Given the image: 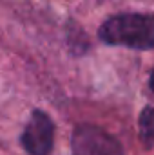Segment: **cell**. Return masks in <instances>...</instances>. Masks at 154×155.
Here are the masks:
<instances>
[{
    "instance_id": "6da1fadb",
    "label": "cell",
    "mask_w": 154,
    "mask_h": 155,
    "mask_svg": "<svg viewBox=\"0 0 154 155\" xmlns=\"http://www.w3.org/2000/svg\"><path fill=\"white\" fill-rule=\"evenodd\" d=\"M98 36L107 45L129 47L134 51H149L154 47V15L149 13H120L107 18Z\"/></svg>"
},
{
    "instance_id": "7a4b0ae2",
    "label": "cell",
    "mask_w": 154,
    "mask_h": 155,
    "mask_svg": "<svg viewBox=\"0 0 154 155\" xmlns=\"http://www.w3.org/2000/svg\"><path fill=\"white\" fill-rule=\"evenodd\" d=\"M73 155H123L114 135L96 124H78L71 137Z\"/></svg>"
},
{
    "instance_id": "3957f363",
    "label": "cell",
    "mask_w": 154,
    "mask_h": 155,
    "mask_svg": "<svg viewBox=\"0 0 154 155\" xmlns=\"http://www.w3.org/2000/svg\"><path fill=\"white\" fill-rule=\"evenodd\" d=\"M54 141V123L44 110H33L20 143L29 155H49Z\"/></svg>"
},
{
    "instance_id": "277c9868",
    "label": "cell",
    "mask_w": 154,
    "mask_h": 155,
    "mask_svg": "<svg viewBox=\"0 0 154 155\" xmlns=\"http://www.w3.org/2000/svg\"><path fill=\"white\" fill-rule=\"evenodd\" d=\"M138 128H140V139L145 146H152L154 144V107H145L140 114L138 121Z\"/></svg>"
},
{
    "instance_id": "5b68a950",
    "label": "cell",
    "mask_w": 154,
    "mask_h": 155,
    "mask_svg": "<svg viewBox=\"0 0 154 155\" xmlns=\"http://www.w3.org/2000/svg\"><path fill=\"white\" fill-rule=\"evenodd\" d=\"M149 85H151V90L154 92V71L151 72V79H149Z\"/></svg>"
}]
</instances>
